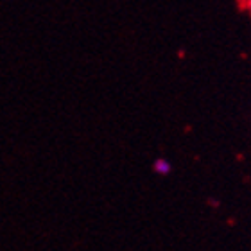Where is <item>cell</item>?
<instances>
[{
  "mask_svg": "<svg viewBox=\"0 0 251 251\" xmlns=\"http://www.w3.org/2000/svg\"><path fill=\"white\" fill-rule=\"evenodd\" d=\"M241 4H242V7L251 15V0H241Z\"/></svg>",
  "mask_w": 251,
  "mask_h": 251,
  "instance_id": "obj_2",
  "label": "cell"
},
{
  "mask_svg": "<svg viewBox=\"0 0 251 251\" xmlns=\"http://www.w3.org/2000/svg\"><path fill=\"white\" fill-rule=\"evenodd\" d=\"M152 169H154V173L160 174V176H167V174L173 171V165H171V162L165 160V158H158V160H154V163H152Z\"/></svg>",
  "mask_w": 251,
  "mask_h": 251,
  "instance_id": "obj_1",
  "label": "cell"
}]
</instances>
